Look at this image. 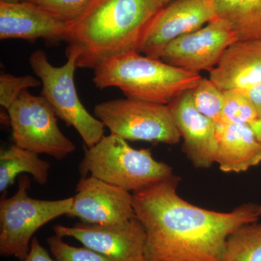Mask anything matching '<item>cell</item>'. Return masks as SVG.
I'll return each instance as SVG.
<instances>
[{
    "label": "cell",
    "mask_w": 261,
    "mask_h": 261,
    "mask_svg": "<svg viewBox=\"0 0 261 261\" xmlns=\"http://www.w3.org/2000/svg\"><path fill=\"white\" fill-rule=\"evenodd\" d=\"M178 181L173 175L132 194L145 229V261H223L229 235L258 220L257 205L228 213L207 210L182 199Z\"/></svg>",
    "instance_id": "obj_1"
},
{
    "label": "cell",
    "mask_w": 261,
    "mask_h": 261,
    "mask_svg": "<svg viewBox=\"0 0 261 261\" xmlns=\"http://www.w3.org/2000/svg\"><path fill=\"white\" fill-rule=\"evenodd\" d=\"M161 0H94L68 23L66 53H76L77 68L94 69L102 62L140 51Z\"/></svg>",
    "instance_id": "obj_2"
},
{
    "label": "cell",
    "mask_w": 261,
    "mask_h": 261,
    "mask_svg": "<svg viewBox=\"0 0 261 261\" xmlns=\"http://www.w3.org/2000/svg\"><path fill=\"white\" fill-rule=\"evenodd\" d=\"M201 79L200 73L132 51L98 65L92 82L101 89L116 87L129 99L168 106L195 88Z\"/></svg>",
    "instance_id": "obj_3"
},
{
    "label": "cell",
    "mask_w": 261,
    "mask_h": 261,
    "mask_svg": "<svg viewBox=\"0 0 261 261\" xmlns=\"http://www.w3.org/2000/svg\"><path fill=\"white\" fill-rule=\"evenodd\" d=\"M79 171L128 192H138L173 176L167 163L156 161L150 150L137 149L110 134L96 145L84 147Z\"/></svg>",
    "instance_id": "obj_4"
},
{
    "label": "cell",
    "mask_w": 261,
    "mask_h": 261,
    "mask_svg": "<svg viewBox=\"0 0 261 261\" xmlns=\"http://www.w3.org/2000/svg\"><path fill=\"white\" fill-rule=\"evenodd\" d=\"M30 178L19 177L14 195L0 201V255L22 260L28 255L34 233L56 218L68 216L73 197L45 200L29 195Z\"/></svg>",
    "instance_id": "obj_5"
},
{
    "label": "cell",
    "mask_w": 261,
    "mask_h": 261,
    "mask_svg": "<svg viewBox=\"0 0 261 261\" xmlns=\"http://www.w3.org/2000/svg\"><path fill=\"white\" fill-rule=\"evenodd\" d=\"M66 56L68 61L63 66L55 67L48 61L45 51L37 49L31 55L29 64L42 82L41 96L58 118L76 130L86 147H91L104 137L106 126L87 111L77 93L74 75L78 56L71 51L66 53Z\"/></svg>",
    "instance_id": "obj_6"
},
{
    "label": "cell",
    "mask_w": 261,
    "mask_h": 261,
    "mask_svg": "<svg viewBox=\"0 0 261 261\" xmlns=\"http://www.w3.org/2000/svg\"><path fill=\"white\" fill-rule=\"evenodd\" d=\"M94 116L123 140L174 145L181 135L166 105L138 99H113L94 106Z\"/></svg>",
    "instance_id": "obj_7"
},
{
    "label": "cell",
    "mask_w": 261,
    "mask_h": 261,
    "mask_svg": "<svg viewBox=\"0 0 261 261\" xmlns=\"http://www.w3.org/2000/svg\"><path fill=\"white\" fill-rule=\"evenodd\" d=\"M8 112L14 145L20 148L58 161L75 150L74 143L60 129L56 113L42 96L24 90Z\"/></svg>",
    "instance_id": "obj_8"
},
{
    "label": "cell",
    "mask_w": 261,
    "mask_h": 261,
    "mask_svg": "<svg viewBox=\"0 0 261 261\" xmlns=\"http://www.w3.org/2000/svg\"><path fill=\"white\" fill-rule=\"evenodd\" d=\"M55 234L72 238L112 261H145L146 232L137 216L113 224H57Z\"/></svg>",
    "instance_id": "obj_9"
},
{
    "label": "cell",
    "mask_w": 261,
    "mask_h": 261,
    "mask_svg": "<svg viewBox=\"0 0 261 261\" xmlns=\"http://www.w3.org/2000/svg\"><path fill=\"white\" fill-rule=\"evenodd\" d=\"M237 41L238 37L230 25L222 19L216 18L205 27L169 43L161 51L159 59L194 73L210 72L224 51Z\"/></svg>",
    "instance_id": "obj_10"
},
{
    "label": "cell",
    "mask_w": 261,
    "mask_h": 261,
    "mask_svg": "<svg viewBox=\"0 0 261 261\" xmlns=\"http://www.w3.org/2000/svg\"><path fill=\"white\" fill-rule=\"evenodd\" d=\"M68 216L89 224H113L136 217L133 195L94 176L81 178Z\"/></svg>",
    "instance_id": "obj_11"
},
{
    "label": "cell",
    "mask_w": 261,
    "mask_h": 261,
    "mask_svg": "<svg viewBox=\"0 0 261 261\" xmlns=\"http://www.w3.org/2000/svg\"><path fill=\"white\" fill-rule=\"evenodd\" d=\"M216 18L213 0H173L154 19L140 53L159 58L174 39L202 28Z\"/></svg>",
    "instance_id": "obj_12"
},
{
    "label": "cell",
    "mask_w": 261,
    "mask_h": 261,
    "mask_svg": "<svg viewBox=\"0 0 261 261\" xmlns=\"http://www.w3.org/2000/svg\"><path fill=\"white\" fill-rule=\"evenodd\" d=\"M168 107L183 138V151L187 158L196 168H211L216 163V126L195 108L192 90L180 94Z\"/></svg>",
    "instance_id": "obj_13"
},
{
    "label": "cell",
    "mask_w": 261,
    "mask_h": 261,
    "mask_svg": "<svg viewBox=\"0 0 261 261\" xmlns=\"http://www.w3.org/2000/svg\"><path fill=\"white\" fill-rule=\"evenodd\" d=\"M68 23L29 1L0 3V39L64 41Z\"/></svg>",
    "instance_id": "obj_14"
},
{
    "label": "cell",
    "mask_w": 261,
    "mask_h": 261,
    "mask_svg": "<svg viewBox=\"0 0 261 261\" xmlns=\"http://www.w3.org/2000/svg\"><path fill=\"white\" fill-rule=\"evenodd\" d=\"M209 79L224 92L243 90L261 83V39L233 43L211 70Z\"/></svg>",
    "instance_id": "obj_15"
},
{
    "label": "cell",
    "mask_w": 261,
    "mask_h": 261,
    "mask_svg": "<svg viewBox=\"0 0 261 261\" xmlns=\"http://www.w3.org/2000/svg\"><path fill=\"white\" fill-rule=\"evenodd\" d=\"M216 126V163L224 172L240 173L261 163V145L243 123L225 118Z\"/></svg>",
    "instance_id": "obj_16"
},
{
    "label": "cell",
    "mask_w": 261,
    "mask_h": 261,
    "mask_svg": "<svg viewBox=\"0 0 261 261\" xmlns=\"http://www.w3.org/2000/svg\"><path fill=\"white\" fill-rule=\"evenodd\" d=\"M51 165L39 154L15 145L0 151V192L5 193L21 173L32 175L39 185H45L49 179Z\"/></svg>",
    "instance_id": "obj_17"
},
{
    "label": "cell",
    "mask_w": 261,
    "mask_h": 261,
    "mask_svg": "<svg viewBox=\"0 0 261 261\" xmlns=\"http://www.w3.org/2000/svg\"><path fill=\"white\" fill-rule=\"evenodd\" d=\"M217 18L230 25L238 40L261 39V0H213Z\"/></svg>",
    "instance_id": "obj_18"
},
{
    "label": "cell",
    "mask_w": 261,
    "mask_h": 261,
    "mask_svg": "<svg viewBox=\"0 0 261 261\" xmlns=\"http://www.w3.org/2000/svg\"><path fill=\"white\" fill-rule=\"evenodd\" d=\"M223 261H261V224H245L231 233Z\"/></svg>",
    "instance_id": "obj_19"
},
{
    "label": "cell",
    "mask_w": 261,
    "mask_h": 261,
    "mask_svg": "<svg viewBox=\"0 0 261 261\" xmlns=\"http://www.w3.org/2000/svg\"><path fill=\"white\" fill-rule=\"evenodd\" d=\"M192 100L197 111L210 119L215 126L225 120V94L210 79H201L192 89Z\"/></svg>",
    "instance_id": "obj_20"
},
{
    "label": "cell",
    "mask_w": 261,
    "mask_h": 261,
    "mask_svg": "<svg viewBox=\"0 0 261 261\" xmlns=\"http://www.w3.org/2000/svg\"><path fill=\"white\" fill-rule=\"evenodd\" d=\"M224 116L250 128L261 145V116L253 105L238 90L224 92Z\"/></svg>",
    "instance_id": "obj_21"
},
{
    "label": "cell",
    "mask_w": 261,
    "mask_h": 261,
    "mask_svg": "<svg viewBox=\"0 0 261 261\" xmlns=\"http://www.w3.org/2000/svg\"><path fill=\"white\" fill-rule=\"evenodd\" d=\"M47 243L57 261H112L88 247L71 246L56 234L48 238Z\"/></svg>",
    "instance_id": "obj_22"
},
{
    "label": "cell",
    "mask_w": 261,
    "mask_h": 261,
    "mask_svg": "<svg viewBox=\"0 0 261 261\" xmlns=\"http://www.w3.org/2000/svg\"><path fill=\"white\" fill-rule=\"evenodd\" d=\"M42 82L33 75L23 76L2 73L0 75V105L8 111L24 90L39 87Z\"/></svg>",
    "instance_id": "obj_23"
},
{
    "label": "cell",
    "mask_w": 261,
    "mask_h": 261,
    "mask_svg": "<svg viewBox=\"0 0 261 261\" xmlns=\"http://www.w3.org/2000/svg\"><path fill=\"white\" fill-rule=\"evenodd\" d=\"M38 5L62 21L69 23L85 10L94 0H27Z\"/></svg>",
    "instance_id": "obj_24"
},
{
    "label": "cell",
    "mask_w": 261,
    "mask_h": 261,
    "mask_svg": "<svg viewBox=\"0 0 261 261\" xmlns=\"http://www.w3.org/2000/svg\"><path fill=\"white\" fill-rule=\"evenodd\" d=\"M18 261H57L50 256L47 249L44 248L36 237L32 239L30 250L25 259Z\"/></svg>",
    "instance_id": "obj_25"
},
{
    "label": "cell",
    "mask_w": 261,
    "mask_h": 261,
    "mask_svg": "<svg viewBox=\"0 0 261 261\" xmlns=\"http://www.w3.org/2000/svg\"><path fill=\"white\" fill-rule=\"evenodd\" d=\"M238 91L241 92L250 101L261 116V83L250 87V88Z\"/></svg>",
    "instance_id": "obj_26"
},
{
    "label": "cell",
    "mask_w": 261,
    "mask_h": 261,
    "mask_svg": "<svg viewBox=\"0 0 261 261\" xmlns=\"http://www.w3.org/2000/svg\"><path fill=\"white\" fill-rule=\"evenodd\" d=\"M27 1V0H0V3H18L22 2Z\"/></svg>",
    "instance_id": "obj_27"
},
{
    "label": "cell",
    "mask_w": 261,
    "mask_h": 261,
    "mask_svg": "<svg viewBox=\"0 0 261 261\" xmlns=\"http://www.w3.org/2000/svg\"><path fill=\"white\" fill-rule=\"evenodd\" d=\"M173 0H161V2L164 4L165 5H168V3H171V2H172Z\"/></svg>",
    "instance_id": "obj_28"
},
{
    "label": "cell",
    "mask_w": 261,
    "mask_h": 261,
    "mask_svg": "<svg viewBox=\"0 0 261 261\" xmlns=\"http://www.w3.org/2000/svg\"><path fill=\"white\" fill-rule=\"evenodd\" d=\"M257 214H258L259 216H261V205H257Z\"/></svg>",
    "instance_id": "obj_29"
}]
</instances>
